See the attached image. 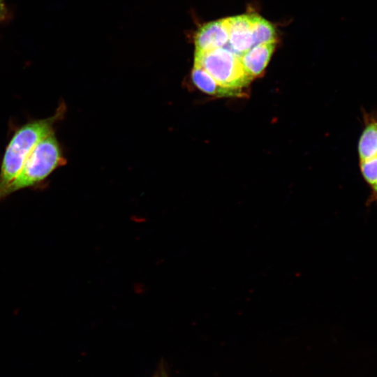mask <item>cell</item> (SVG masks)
<instances>
[{
	"instance_id": "8",
	"label": "cell",
	"mask_w": 377,
	"mask_h": 377,
	"mask_svg": "<svg viewBox=\"0 0 377 377\" xmlns=\"http://www.w3.org/2000/svg\"><path fill=\"white\" fill-rule=\"evenodd\" d=\"M365 126L358 142L360 162L377 156V117H366Z\"/></svg>"
},
{
	"instance_id": "13",
	"label": "cell",
	"mask_w": 377,
	"mask_h": 377,
	"mask_svg": "<svg viewBox=\"0 0 377 377\" xmlns=\"http://www.w3.org/2000/svg\"><path fill=\"white\" fill-rule=\"evenodd\" d=\"M6 8L4 4L3 0H0V22H1L6 17Z\"/></svg>"
},
{
	"instance_id": "5",
	"label": "cell",
	"mask_w": 377,
	"mask_h": 377,
	"mask_svg": "<svg viewBox=\"0 0 377 377\" xmlns=\"http://www.w3.org/2000/svg\"><path fill=\"white\" fill-rule=\"evenodd\" d=\"M228 30L226 18L204 24L195 36V52H207L227 46Z\"/></svg>"
},
{
	"instance_id": "11",
	"label": "cell",
	"mask_w": 377,
	"mask_h": 377,
	"mask_svg": "<svg viewBox=\"0 0 377 377\" xmlns=\"http://www.w3.org/2000/svg\"><path fill=\"white\" fill-rule=\"evenodd\" d=\"M146 288L145 284L141 282H137L133 284V291L137 295H142L145 293Z\"/></svg>"
},
{
	"instance_id": "12",
	"label": "cell",
	"mask_w": 377,
	"mask_h": 377,
	"mask_svg": "<svg viewBox=\"0 0 377 377\" xmlns=\"http://www.w3.org/2000/svg\"><path fill=\"white\" fill-rule=\"evenodd\" d=\"M372 191L369 198V202H377V184L372 186Z\"/></svg>"
},
{
	"instance_id": "7",
	"label": "cell",
	"mask_w": 377,
	"mask_h": 377,
	"mask_svg": "<svg viewBox=\"0 0 377 377\" xmlns=\"http://www.w3.org/2000/svg\"><path fill=\"white\" fill-rule=\"evenodd\" d=\"M191 79L195 86L204 93L216 97H241L242 89L225 87L218 83L205 69L193 64Z\"/></svg>"
},
{
	"instance_id": "3",
	"label": "cell",
	"mask_w": 377,
	"mask_h": 377,
	"mask_svg": "<svg viewBox=\"0 0 377 377\" xmlns=\"http://www.w3.org/2000/svg\"><path fill=\"white\" fill-rule=\"evenodd\" d=\"M194 64L202 67L225 87L242 89L253 79L245 71L240 56L227 46L207 52H195Z\"/></svg>"
},
{
	"instance_id": "10",
	"label": "cell",
	"mask_w": 377,
	"mask_h": 377,
	"mask_svg": "<svg viewBox=\"0 0 377 377\" xmlns=\"http://www.w3.org/2000/svg\"><path fill=\"white\" fill-rule=\"evenodd\" d=\"M360 170L363 178L371 187L377 184V156L360 162Z\"/></svg>"
},
{
	"instance_id": "2",
	"label": "cell",
	"mask_w": 377,
	"mask_h": 377,
	"mask_svg": "<svg viewBox=\"0 0 377 377\" xmlns=\"http://www.w3.org/2000/svg\"><path fill=\"white\" fill-rule=\"evenodd\" d=\"M65 163L60 145L52 131L34 147L19 174L6 189L4 198L39 183Z\"/></svg>"
},
{
	"instance_id": "4",
	"label": "cell",
	"mask_w": 377,
	"mask_h": 377,
	"mask_svg": "<svg viewBox=\"0 0 377 377\" xmlns=\"http://www.w3.org/2000/svg\"><path fill=\"white\" fill-rule=\"evenodd\" d=\"M226 22L228 30L227 47L242 56L253 47L250 14L226 17Z\"/></svg>"
},
{
	"instance_id": "1",
	"label": "cell",
	"mask_w": 377,
	"mask_h": 377,
	"mask_svg": "<svg viewBox=\"0 0 377 377\" xmlns=\"http://www.w3.org/2000/svg\"><path fill=\"white\" fill-rule=\"evenodd\" d=\"M64 111V105H61L53 116L27 123L13 135L6 149L1 166L0 201L4 198L6 189L19 174L34 147L54 131V124L63 117Z\"/></svg>"
},
{
	"instance_id": "14",
	"label": "cell",
	"mask_w": 377,
	"mask_h": 377,
	"mask_svg": "<svg viewBox=\"0 0 377 377\" xmlns=\"http://www.w3.org/2000/svg\"><path fill=\"white\" fill-rule=\"evenodd\" d=\"M132 219L135 223H143L145 221V219L141 217L133 216Z\"/></svg>"
},
{
	"instance_id": "9",
	"label": "cell",
	"mask_w": 377,
	"mask_h": 377,
	"mask_svg": "<svg viewBox=\"0 0 377 377\" xmlns=\"http://www.w3.org/2000/svg\"><path fill=\"white\" fill-rule=\"evenodd\" d=\"M253 46L276 42V33L274 25L263 17L250 14Z\"/></svg>"
},
{
	"instance_id": "6",
	"label": "cell",
	"mask_w": 377,
	"mask_h": 377,
	"mask_svg": "<svg viewBox=\"0 0 377 377\" xmlns=\"http://www.w3.org/2000/svg\"><path fill=\"white\" fill-rule=\"evenodd\" d=\"M276 47V42L255 45L240 56L245 71L254 78L267 67Z\"/></svg>"
}]
</instances>
